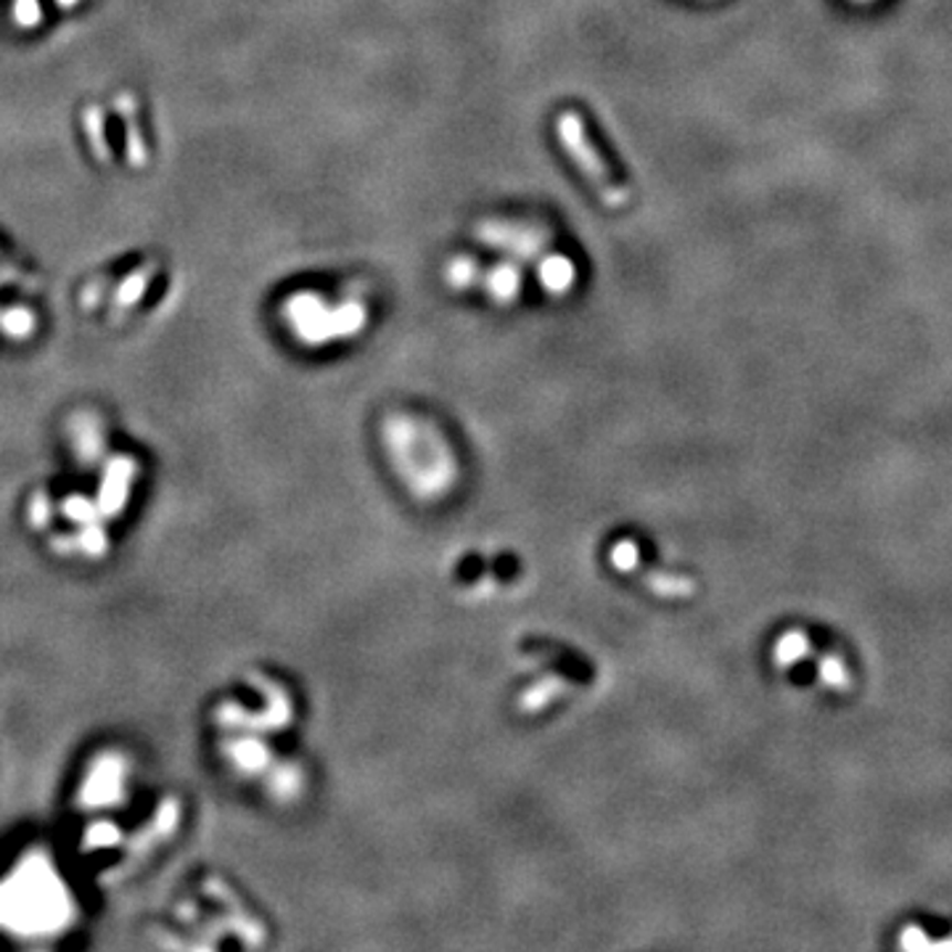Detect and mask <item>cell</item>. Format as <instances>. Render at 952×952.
Wrapping results in <instances>:
<instances>
[{"label":"cell","instance_id":"obj_6","mask_svg":"<svg viewBox=\"0 0 952 952\" xmlns=\"http://www.w3.org/2000/svg\"><path fill=\"white\" fill-rule=\"evenodd\" d=\"M559 138H561V146H564L569 157H572L577 167H580L582 176L590 180V186H593L595 193H599L603 204H609V207L627 204V199H630L627 189L625 186L616 183L612 170L603 165V159L599 157V151H595V146L590 144V138L585 133V123L580 119V114L577 112L561 114L559 117Z\"/></svg>","mask_w":952,"mask_h":952},{"label":"cell","instance_id":"obj_1","mask_svg":"<svg viewBox=\"0 0 952 952\" xmlns=\"http://www.w3.org/2000/svg\"><path fill=\"white\" fill-rule=\"evenodd\" d=\"M154 487L149 447L106 408L77 402L53 426L49 466L19 493L24 540L66 572L109 567Z\"/></svg>","mask_w":952,"mask_h":952},{"label":"cell","instance_id":"obj_5","mask_svg":"<svg viewBox=\"0 0 952 952\" xmlns=\"http://www.w3.org/2000/svg\"><path fill=\"white\" fill-rule=\"evenodd\" d=\"M140 937L149 948L170 952L263 950L271 927L233 874L220 865H197L154 905Z\"/></svg>","mask_w":952,"mask_h":952},{"label":"cell","instance_id":"obj_4","mask_svg":"<svg viewBox=\"0 0 952 952\" xmlns=\"http://www.w3.org/2000/svg\"><path fill=\"white\" fill-rule=\"evenodd\" d=\"M93 889L53 831L0 847V948L62 950L83 942Z\"/></svg>","mask_w":952,"mask_h":952},{"label":"cell","instance_id":"obj_3","mask_svg":"<svg viewBox=\"0 0 952 952\" xmlns=\"http://www.w3.org/2000/svg\"><path fill=\"white\" fill-rule=\"evenodd\" d=\"M297 720V696L284 677L271 667L244 665L214 683L201 701V752L231 791L260 807H294L307 789L305 768L288 747Z\"/></svg>","mask_w":952,"mask_h":952},{"label":"cell","instance_id":"obj_7","mask_svg":"<svg viewBox=\"0 0 952 952\" xmlns=\"http://www.w3.org/2000/svg\"><path fill=\"white\" fill-rule=\"evenodd\" d=\"M574 281V267L561 257H551L542 267V284L553 292H564V288Z\"/></svg>","mask_w":952,"mask_h":952},{"label":"cell","instance_id":"obj_2","mask_svg":"<svg viewBox=\"0 0 952 952\" xmlns=\"http://www.w3.org/2000/svg\"><path fill=\"white\" fill-rule=\"evenodd\" d=\"M191 815L189 794L144 747L104 736L66 770L53 834L93 887H119L176 853Z\"/></svg>","mask_w":952,"mask_h":952}]
</instances>
